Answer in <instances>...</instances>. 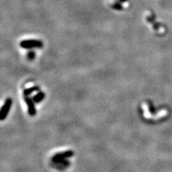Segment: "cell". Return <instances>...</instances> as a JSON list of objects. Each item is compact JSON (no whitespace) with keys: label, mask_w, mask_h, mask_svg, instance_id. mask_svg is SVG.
I'll use <instances>...</instances> for the list:
<instances>
[{"label":"cell","mask_w":172,"mask_h":172,"mask_svg":"<svg viewBox=\"0 0 172 172\" xmlns=\"http://www.w3.org/2000/svg\"><path fill=\"white\" fill-rule=\"evenodd\" d=\"M43 42L38 39H26L20 43V47L24 49H32V48L43 47Z\"/></svg>","instance_id":"cell-1"},{"label":"cell","mask_w":172,"mask_h":172,"mask_svg":"<svg viewBox=\"0 0 172 172\" xmlns=\"http://www.w3.org/2000/svg\"><path fill=\"white\" fill-rule=\"evenodd\" d=\"M73 155H74V152L71 150L61 152V153H58V154H56L53 157H52V161L54 163L61 162V161H65L67 159L72 157Z\"/></svg>","instance_id":"cell-2"},{"label":"cell","mask_w":172,"mask_h":172,"mask_svg":"<svg viewBox=\"0 0 172 172\" xmlns=\"http://www.w3.org/2000/svg\"><path fill=\"white\" fill-rule=\"evenodd\" d=\"M12 105V100L11 98H7L5 100V103L0 109V121H4L7 118L8 113H9L10 108Z\"/></svg>","instance_id":"cell-3"},{"label":"cell","mask_w":172,"mask_h":172,"mask_svg":"<svg viewBox=\"0 0 172 172\" xmlns=\"http://www.w3.org/2000/svg\"><path fill=\"white\" fill-rule=\"evenodd\" d=\"M24 100L26 103L27 108H28L29 115L31 116H35L36 115V108H35V101L32 98L29 97V96H24Z\"/></svg>","instance_id":"cell-4"},{"label":"cell","mask_w":172,"mask_h":172,"mask_svg":"<svg viewBox=\"0 0 172 172\" xmlns=\"http://www.w3.org/2000/svg\"><path fill=\"white\" fill-rule=\"evenodd\" d=\"M39 91V88L38 85H35L33 87L25 89L24 91V96H29L30 95H32L33 93L35 92H37Z\"/></svg>","instance_id":"cell-5"},{"label":"cell","mask_w":172,"mask_h":172,"mask_svg":"<svg viewBox=\"0 0 172 172\" xmlns=\"http://www.w3.org/2000/svg\"><path fill=\"white\" fill-rule=\"evenodd\" d=\"M45 97V94L44 92L43 91H40V92H38L36 95H34L32 97V99L34 100L35 103H38L43 101L44 100V98Z\"/></svg>","instance_id":"cell-6"},{"label":"cell","mask_w":172,"mask_h":172,"mask_svg":"<svg viewBox=\"0 0 172 172\" xmlns=\"http://www.w3.org/2000/svg\"><path fill=\"white\" fill-rule=\"evenodd\" d=\"M35 57V53L33 51H30L27 53V59L29 60H32Z\"/></svg>","instance_id":"cell-7"},{"label":"cell","mask_w":172,"mask_h":172,"mask_svg":"<svg viewBox=\"0 0 172 172\" xmlns=\"http://www.w3.org/2000/svg\"><path fill=\"white\" fill-rule=\"evenodd\" d=\"M113 6H114L113 7H114L115 9H121V8H122V7H121V5H119V4H115V5Z\"/></svg>","instance_id":"cell-8"}]
</instances>
